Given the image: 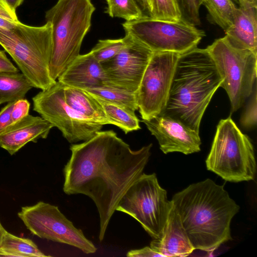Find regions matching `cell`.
I'll return each instance as SVG.
<instances>
[{"label": "cell", "instance_id": "6da1fadb", "mask_svg": "<svg viewBox=\"0 0 257 257\" xmlns=\"http://www.w3.org/2000/svg\"><path fill=\"white\" fill-rule=\"evenodd\" d=\"M152 146L132 150L112 130L98 131L89 140L71 145V155L63 169V189L68 195L87 196L94 202L100 241L120 199L143 173Z\"/></svg>", "mask_w": 257, "mask_h": 257}, {"label": "cell", "instance_id": "7a4b0ae2", "mask_svg": "<svg viewBox=\"0 0 257 257\" xmlns=\"http://www.w3.org/2000/svg\"><path fill=\"white\" fill-rule=\"evenodd\" d=\"M171 201L195 249L212 251L232 239L230 223L239 206L223 185L207 179L176 193Z\"/></svg>", "mask_w": 257, "mask_h": 257}, {"label": "cell", "instance_id": "3957f363", "mask_svg": "<svg viewBox=\"0 0 257 257\" xmlns=\"http://www.w3.org/2000/svg\"><path fill=\"white\" fill-rule=\"evenodd\" d=\"M222 82L206 49L179 57L166 107L160 114L177 119L199 133L202 116Z\"/></svg>", "mask_w": 257, "mask_h": 257}, {"label": "cell", "instance_id": "277c9868", "mask_svg": "<svg viewBox=\"0 0 257 257\" xmlns=\"http://www.w3.org/2000/svg\"><path fill=\"white\" fill-rule=\"evenodd\" d=\"M95 10L90 0H58L46 12V22L52 27L53 47L49 71L54 80L80 55Z\"/></svg>", "mask_w": 257, "mask_h": 257}, {"label": "cell", "instance_id": "5b68a950", "mask_svg": "<svg viewBox=\"0 0 257 257\" xmlns=\"http://www.w3.org/2000/svg\"><path fill=\"white\" fill-rule=\"evenodd\" d=\"M0 45L33 87L43 90L56 82L49 71L53 47L49 23L34 27L20 22L10 29H0Z\"/></svg>", "mask_w": 257, "mask_h": 257}, {"label": "cell", "instance_id": "8992f818", "mask_svg": "<svg viewBox=\"0 0 257 257\" xmlns=\"http://www.w3.org/2000/svg\"><path fill=\"white\" fill-rule=\"evenodd\" d=\"M205 163L208 170L226 181L254 180L256 165L253 146L230 116L219 121Z\"/></svg>", "mask_w": 257, "mask_h": 257}, {"label": "cell", "instance_id": "52a82bcc", "mask_svg": "<svg viewBox=\"0 0 257 257\" xmlns=\"http://www.w3.org/2000/svg\"><path fill=\"white\" fill-rule=\"evenodd\" d=\"M206 49L222 79L220 86L226 91L234 112L249 97L256 83L257 54L232 44L225 36Z\"/></svg>", "mask_w": 257, "mask_h": 257}, {"label": "cell", "instance_id": "ba28073f", "mask_svg": "<svg viewBox=\"0 0 257 257\" xmlns=\"http://www.w3.org/2000/svg\"><path fill=\"white\" fill-rule=\"evenodd\" d=\"M171 205L167 191L160 185L156 174L143 173L122 196L116 210L135 219L156 239L162 235Z\"/></svg>", "mask_w": 257, "mask_h": 257}, {"label": "cell", "instance_id": "9c48e42d", "mask_svg": "<svg viewBox=\"0 0 257 257\" xmlns=\"http://www.w3.org/2000/svg\"><path fill=\"white\" fill-rule=\"evenodd\" d=\"M122 27L125 34L139 40L153 52L182 54L197 47L205 36L203 30L182 20L170 22L144 17L126 21Z\"/></svg>", "mask_w": 257, "mask_h": 257}, {"label": "cell", "instance_id": "30bf717a", "mask_svg": "<svg viewBox=\"0 0 257 257\" xmlns=\"http://www.w3.org/2000/svg\"><path fill=\"white\" fill-rule=\"evenodd\" d=\"M32 100L34 110L58 128L70 143L86 141L103 127L90 122L66 103L64 86L58 81L39 92Z\"/></svg>", "mask_w": 257, "mask_h": 257}, {"label": "cell", "instance_id": "8fae6325", "mask_svg": "<svg viewBox=\"0 0 257 257\" xmlns=\"http://www.w3.org/2000/svg\"><path fill=\"white\" fill-rule=\"evenodd\" d=\"M18 215L27 228L40 238L73 246L86 254L97 250L82 231L75 227L57 206L40 201L23 207Z\"/></svg>", "mask_w": 257, "mask_h": 257}, {"label": "cell", "instance_id": "7c38bea8", "mask_svg": "<svg viewBox=\"0 0 257 257\" xmlns=\"http://www.w3.org/2000/svg\"><path fill=\"white\" fill-rule=\"evenodd\" d=\"M180 54L153 52L136 92L142 119H150L164 110Z\"/></svg>", "mask_w": 257, "mask_h": 257}, {"label": "cell", "instance_id": "4fadbf2b", "mask_svg": "<svg viewBox=\"0 0 257 257\" xmlns=\"http://www.w3.org/2000/svg\"><path fill=\"white\" fill-rule=\"evenodd\" d=\"M153 54L149 48L133 37L117 55L101 63L108 85L136 93Z\"/></svg>", "mask_w": 257, "mask_h": 257}, {"label": "cell", "instance_id": "5bb4252c", "mask_svg": "<svg viewBox=\"0 0 257 257\" xmlns=\"http://www.w3.org/2000/svg\"><path fill=\"white\" fill-rule=\"evenodd\" d=\"M142 121L156 138L165 154L179 152L189 155L201 150L199 133L177 119L159 114Z\"/></svg>", "mask_w": 257, "mask_h": 257}, {"label": "cell", "instance_id": "9a60e30c", "mask_svg": "<svg viewBox=\"0 0 257 257\" xmlns=\"http://www.w3.org/2000/svg\"><path fill=\"white\" fill-rule=\"evenodd\" d=\"M53 127L42 117L29 114L0 133V147L13 155L30 142L46 139Z\"/></svg>", "mask_w": 257, "mask_h": 257}, {"label": "cell", "instance_id": "2e32d148", "mask_svg": "<svg viewBox=\"0 0 257 257\" xmlns=\"http://www.w3.org/2000/svg\"><path fill=\"white\" fill-rule=\"evenodd\" d=\"M63 85L83 90L108 85L101 64L90 52L78 55L58 78Z\"/></svg>", "mask_w": 257, "mask_h": 257}, {"label": "cell", "instance_id": "e0dca14e", "mask_svg": "<svg viewBox=\"0 0 257 257\" xmlns=\"http://www.w3.org/2000/svg\"><path fill=\"white\" fill-rule=\"evenodd\" d=\"M150 247L163 257L186 256L195 250L172 202L162 235Z\"/></svg>", "mask_w": 257, "mask_h": 257}, {"label": "cell", "instance_id": "ac0fdd59", "mask_svg": "<svg viewBox=\"0 0 257 257\" xmlns=\"http://www.w3.org/2000/svg\"><path fill=\"white\" fill-rule=\"evenodd\" d=\"M225 36L232 44L257 54V7H238Z\"/></svg>", "mask_w": 257, "mask_h": 257}, {"label": "cell", "instance_id": "d6986e66", "mask_svg": "<svg viewBox=\"0 0 257 257\" xmlns=\"http://www.w3.org/2000/svg\"><path fill=\"white\" fill-rule=\"evenodd\" d=\"M63 86L66 103L77 113L90 122L103 125L110 124L101 105L93 95L83 89Z\"/></svg>", "mask_w": 257, "mask_h": 257}, {"label": "cell", "instance_id": "ffe728a7", "mask_svg": "<svg viewBox=\"0 0 257 257\" xmlns=\"http://www.w3.org/2000/svg\"><path fill=\"white\" fill-rule=\"evenodd\" d=\"M33 87L22 73L0 72V105L24 98Z\"/></svg>", "mask_w": 257, "mask_h": 257}, {"label": "cell", "instance_id": "44dd1931", "mask_svg": "<svg viewBox=\"0 0 257 257\" xmlns=\"http://www.w3.org/2000/svg\"><path fill=\"white\" fill-rule=\"evenodd\" d=\"M94 97L101 105L111 124L117 126L125 134L141 129L140 121L136 116L135 111Z\"/></svg>", "mask_w": 257, "mask_h": 257}, {"label": "cell", "instance_id": "7402d4cb", "mask_svg": "<svg viewBox=\"0 0 257 257\" xmlns=\"http://www.w3.org/2000/svg\"><path fill=\"white\" fill-rule=\"evenodd\" d=\"M0 255L17 256L45 257L31 239L15 236L7 231L0 241Z\"/></svg>", "mask_w": 257, "mask_h": 257}, {"label": "cell", "instance_id": "603a6c76", "mask_svg": "<svg viewBox=\"0 0 257 257\" xmlns=\"http://www.w3.org/2000/svg\"><path fill=\"white\" fill-rule=\"evenodd\" d=\"M84 90L103 100L125 107L134 111L138 110L136 92L110 85Z\"/></svg>", "mask_w": 257, "mask_h": 257}, {"label": "cell", "instance_id": "cb8c5ba5", "mask_svg": "<svg viewBox=\"0 0 257 257\" xmlns=\"http://www.w3.org/2000/svg\"><path fill=\"white\" fill-rule=\"evenodd\" d=\"M208 11V20L225 32L233 24L236 9L233 0H202Z\"/></svg>", "mask_w": 257, "mask_h": 257}, {"label": "cell", "instance_id": "d4e9b609", "mask_svg": "<svg viewBox=\"0 0 257 257\" xmlns=\"http://www.w3.org/2000/svg\"><path fill=\"white\" fill-rule=\"evenodd\" d=\"M133 37L125 34L123 38L100 40L91 50L94 57L100 63L108 61L117 55L132 41Z\"/></svg>", "mask_w": 257, "mask_h": 257}, {"label": "cell", "instance_id": "484cf974", "mask_svg": "<svg viewBox=\"0 0 257 257\" xmlns=\"http://www.w3.org/2000/svg\"><path fill=\"white\" fill-rule=\"evenodd\" d=\"M106 13L112 18H120L130 21L144 17L135 0H106Z\"/></svg>", "mask_w": 257, "mask_h": 257}, {"label": "cell", "instance_id": "4316f807", "mask_svg": "<svg viewBox=\"0 0 257 257\" xmlns=\"http://www.w3.org/2000/svg\"><path fill=\"white\" fill-rule=\"evenodd\" d=\"M150 5L152 19L170 22L182 20L176 0H150Z\"/></svg>", "mask_w": 257, "mask_h": 257}, {"label": "cell", "instance_id": "83f0119b", "mask_svg": "<svg viewBox=\"0 0 257 257\" xmlns=\"http://www.w3.org/2000/svg\"><path fill=\"white\" fill-rule=\"evenodd\" d=\"M176 2L182 21L196 27L200 24L199 9L202 5V0H176Z\"/></svg>", "mask_w": 257, "mask_h": 257}, {"label": "cell", "instance_id": "f1b7e54d", "mask_svg": "<svg viewBox=\"0 0 257 257\" xmlns=\"http://www.w3.org/2000/svg\"><path fill=\"white\" fill-rule=\"evenodd\" d=\"M256 83L249 96L244 110L240 118V124L244 128H251L256 126L257 120Z\"/></svg>", "mask_w": 257, "mask_h": 257}, {"label": "cell", "instance_id": "f546056e", "mask_svg": "<svg viewBox=\"0 0 257 257\" xmlns=\"http://www.w3.org/2000/svg\"><path fill=\"white\" fill-rule=\"evenodd\" d=\"M19 22L16 10L5 0H0V29H10Z\"/></svg>", "mask_w": 257, "mask_h": 257}, {"label": "cell", "instance_id": "4dcf8cb0", "mask_svg": "<svg viewBox=\"0 0 257 257\" xmlns=\"http://www.w3.org/2000/svg\"><path fill=\"white\" fill-rule=\"evenodd\" d=\"M30 107V103L27 99L24 98L16 100L12 111L11 125L17 123L27 116L29 114Z\"/></svg>", "mask_w": 257, "mask_h": 257}, {"label": "cell", "instance_id": "1f68e13d", "mask_svg": "<svg viewBox=\"0 0 257 257\" xmlns=\"http://www.w3.org/2000/svg\"><path fill=\"white\" fill-rule=\"evenodd\" d=\"M15 102L8 103L0 111V133L11 125V114Z\"/></svg>", "mask_w": 257, "mask_h": 257}, {"label": "cell", "instance_id": "d6a6232c", "mask_svg": "<svg viewBox=\"0 0 257 257\" xmlns=\"http://www.w3.org/2000/svg\"><path fill=\"white\" fill-rule=\"evenodd\" d=\"M126 256L128 257H163L161 254L153 250L150 246L131 250L127 252Z\"/></svg>", "mask_w": 257, "mask_h": 257}, {"label": "cell", "instance_id": "836d02e7", "mask_svg": "<svg viewBox=\"0 0 257 257\" xmlns=\"http://www.w3.org/2000/svg\"><path fill=\"white\" fill-rule=\"evenodd\" d=\"M18 69L7 57L5 51L0 50V72H18Z\"/></svg>", "mask_w": 257, "mask_h": 257}, {"label": "cell", "instance_id": "e575fe53", "mask_svg": "<svg viewBox=\"0 0 257 257\" xmlns=\"http://www.w3.org/2000/svg\"><path fill=\"white\" fill-rule=\"evenodd\" d=\"M144 17L151 18V9L149 0H135Z\"/></svg>", "mask_w": 257, "mask_h": 257}, {"label": "cell", "instance_id": "d590c367", "mask_svg": "<svg viewBox=\"0 0 257 257\" xmlns=\"http://www.w3.org/2000/svg\"><path fill=\"white\" fill-rule=\"evenodd\" d=\"M238 7H257V0H233Z\"/></svg>", "mask_w": 257, "mask_h": 257}, {"label": "cell", "instance_id": "8d00e7d4", "mask_svg": "<svg viewBox=\"0 0 257 257\" xmlns=\"http://www.w3.org/2000/svg\"><path fill=\"white\" fill-rule=\"evenodd\" d=\"M7 3L15 10L20 6L24 0H5Z\"/></svg>", "mask_w": 257, "mask_h": 257}, {"label": "cell", "instance_id": "74e56055", "mask_svg": "<svg viewBox=\"0 0 257 257\" xmlns=\"http://www.w3.org/2000/svg\"><path fill=\"white\" fill-rule=\"evenodd\" d=\"M6 230L5 229V228L2 226L1 222H0V241L2 238V236L4 233L5 232Z\"/></svg>", "mask_w": 257, "mask_h": 257}, {"label": "cell", "instance_id": "f35d334b", "mask_svg": "<svg viewBox=\"0 0 257 257\" xmlns=\"http://www.w3.org/2000/svg\"><path fill=\"white\" fill-rule=\"evenodd\" d=\"M149 3H150V0H149ZM150 6H151V5H150Z\"/></svg>", "mask_w": 257, "mask_h": 257}]
</instances>
